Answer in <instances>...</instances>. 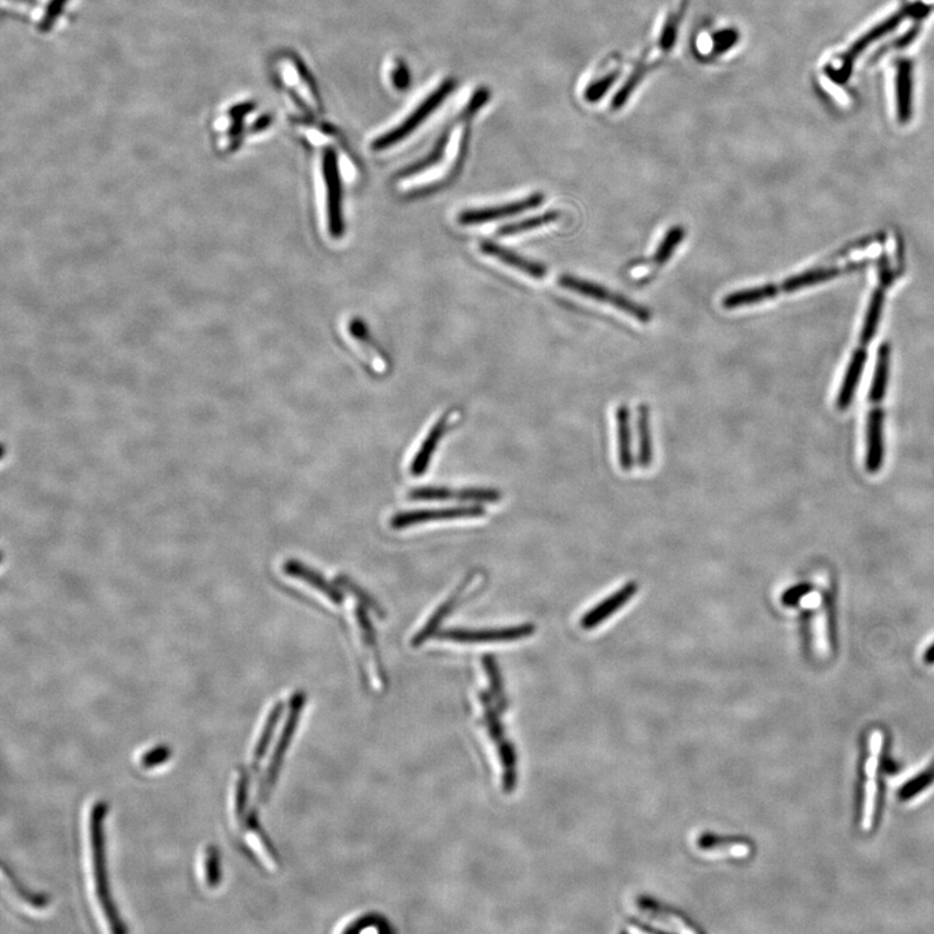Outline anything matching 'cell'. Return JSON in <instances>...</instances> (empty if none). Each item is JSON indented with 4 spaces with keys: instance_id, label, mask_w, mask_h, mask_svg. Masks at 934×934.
I'll use <instances>...</instances> for the list:
<instances>
[{
    "instance_id": "1",
    "label": "cell",
    "mask_w": 934,
    "mask_h": 934,
    "mask_svg": "<svg viewBox=\"0 0 934 934\" xmlns=\"http://www.w3.org/2000/svg\"><path fill=\"white\" fill-rule=\"evenodd\" d=\"M900 269V265L895 266L892 264L891 259L888 256L884 257L882 260L879 270V282H877L876 288H874V294H872L870 306H868L867 313H865V324H863L862 333H860L858 340V347L854 351L849 368H847L844 382H842L841 389L838 392V409H847L851 401H853L854 393H856V386L859 383L860 374H862L865 359H867V347L870 345L871 340L874 339V334H876L877 326H879L886 291L894 283Z\"/></svg>"
},
{
    "instance_id": "2",
    "label": "cell",
    "mask_w": 934,
    "mask_h": 934,
    "mask_svg": "<svg viewBox=\"0 0 934 934\" xmlns=\"http://www.w3.org/2000/svg\"><path fill=\"white\" fill-rule=\"evenodd\" d=\"M688 3L690 0H667L657 34L653 37L652 43L646 47V52L637 59L636 64L627 77L625 85L618 91L616 99L613 100L614 108L625 106L627 100L650 70L655 69L669 55L673 44L676 43L680 23L687 12Z\"/></svg>"
},
{
    "instance_id": "3",
    "label": "cell",
    "mask_w": 934,
    "mask_h": 934,
    "mask_svg": "<svg viewBox=\"0 0 934 934\" xmlns=\"http://www.w3.org/2000/svg\"><path fill=\"white\" fill-rule=\"evenodd\" d=\"M108 803L96 801L91 806L88 814V839H90L91 863H93L94 885L96 894L106 923L111 932L126 933L128 927L121 919L120 913L112 898L109 886L108 865H106L105 818L108 815Z\"/></svg>"
},
{
    "instance_id": "4",
    "label": "cell",
    "mask_w": 934,
    "mask_h": 934,
    "mask_svg": "<svg viewBox=\"0 0 934 934\" xmlns=\"http://www.w3.org/2000/svg\"><path fill=\"white\" fill-rule=\"evenodd\" d=\"M865 265V260L856 259L847 264H832L818 266L811 270L803 271L796 276L788 278L780 285L768 283V285L753 287V288L740 289L732 292L723 298L722 307L724 309H736L741 307L754 306V304L764 303L765 300L779 297L782 294H793L800 289L827 282L833 278L858 270Z\"/></svg>"
},
{
    "instance_id": "5",
    "label": "cell",
    "mask_w": 934,
    "mask_h": 934,
    "mask_svg": "<svg viewBox=\"0 0 934 934\" xmlns=\"http://www.w3.org/2000/svg\"><path fill=\"white\" fill-rule=\"evenodd\" d=\"M477 703L479 728L487 749L490 747V755L498 762L502 791L511 793L517 786V754L499 720L501 711L490 700L489 691H481L477 696Z\"/></svg>"
},
{
    "instance_id": "6",
    "label": "cell",
    "mask_w": 934,
    "mask_h": 934,
    "mask_svg": "<svg viewBox=\"0 0 934 934\" xmlns=\"http://www.w3.org/2000/svg\"><path fill=\"white\" fill-rule=\"evenodd\" d=\"M889 362H891V347L885 343L879 348L870 391L871 412L868 417L867 457H865V465L870 472H876L883 463L882 403L884 396H885L886 384H888Z\"/></svg>"
},
{
    "instance_id": "7",
    "label": "cell",
    "mask_w": 934,
    "mask_h": 934,
    "mask_svg": "<svg viewBox=\"0 0 934 934\" xmlns=\"http://www.w3.org/2000/svg\"><path fill=\"white\" fill-rule=\"evenodd\" d=\"M885 732L872 728L867 736V755L863 765V783L860 791L859 829L865 833L874 830L879 809V777L882 771Z\"/></svg>"
},
{
    "instance_id": "8",
    "label": "cell",
    "mask_w": 934,
    "mask_h": 934,
    "mask_svg": "<svg viewBox=\"0 0 934 934\" xmlns=\"http://www.w3.org/2000/svg\"><path fill=\"white\" fill-rule=\"evenodd\" d=\"M306 700V693L303 691H295L292 694L291 700H289L288 712H287L285 724H283L282 731H280L276 746H274L266 773L262 776L259 789H257V802L259 803L268 802L269 797H270L271 792H273L274 786L277 784L286 754L288 752L289 745L294 740L295 733H297L298 724L300 722Z\"/></svg>"
},
{
    "instance_id": "9",
    "label": "cell",
    "mask_w": 934,
    "mask_h": 934,
    "mask_svg": "<svg viewBox=\"0 0 934 934\" xmlns=\"http://www.w3.org/2000/svg\"><path fill=\"white\" fill-rule=\"evenodd\" d=\"M454 84L451 79H445L442 84L434 88L433 91L428 93L427 97H425L418 105L416 106L413 111L409 112L407 118L398 123L396 128L389 130L384 133L380 138L375 139L372 142L371 149L374 151H384L391 149L395 144L400 143L401 141L409 137L415 130L421 126L424 121L430 117L437 106L442 105L443 100L448 97L449 94L453 90Z\"/></svg>"
},
{
    "instance_id": "10",
    "label": "cell",
    "mask_w": 934,
    "mask_h": 934,
    "mask_svg": "<svg viewBox=\"0 0 934 934\" xmlns=\"http://www.w3.org/2000/svg\"><path fill=\"white\" fill-rule=\"evenodd\" d=\"M927 10L928 7H925L924 5H921V3H916V5H907V7L902 8V10H900L897 14H893V16L889 17L885 22L879 23L876 28L872 29L871 32H868L867 34L863 35L860 40L856 41V42L854 43L853 46L844 53V55L839 56L841 65H839L838 69H833L832 68V69L827 70L830 78H832L833 81L838 82V84H844V82L849 78L851 69H853L854 61H856V59L858 58L860 53L865 51L871 43H874V41L884 37V35L888 34V32L894 31V29L897 28L903 20L913 16H923Z\"/></svg>"
},
{
    "instance_id": "11",
    "label": "cell",
    "mask_w": 934,
    "mask_h": 934,
    "mask_svg": "<svg viewBox=\"0 0 934 934\" xmlns=\"http://www.w3.org/2000/svg\"><path fill=\"white\" fill-rule=\"evenodd\" d=\"M558 285L563 286V288L570 289V291L576 292V294L600 301V303H606L609 306L616 307L617 309L632 316V317L638 319L643 324H648L650 319H652V312L646 307L640 306V304L635 303L631 298L610 291V289L596 285V283L563 274V276L558 278Z\"/></svg>"
},
{
    "instance_id": "12",
    "label": "cell",
    "mask_w": 934,
    "mask_h": 934,
    "mask_svg": "<svg viewBox=\"0 0 934 934\" xmlns=\"http://www.w3.org/2000/svg\"><path fill=\"white\" fill-rule=\"evenodd\" d=\"M535 631H536L535 625L525 623V625L504 627V628L445 629V631L439 632L437 637L457 644L474 646V644L509 643V641L522 640V638L532 636Z\"/></svg>"
},
{
    "instance_id": "13",
    "label": "cell",
    "mask_w": 934,
    "mask_h": 934,
    "mask_svg": "<svg viewBox=\"0 0 934 934\" xmlns=\"http://www.w3.org/2000/svg\"><path fill=\"white\" fill-rule=\"evenodd\" d=\"M325 183H326L327 215H329L330 234L335 238L344 233V221L342 213V181H340L338 156L334 150L327 149L324 152Z\"/></svg>"
},
{
    "instance_id": "14",
    "label": "cell",
    "mask_w": 934,
    "mask_h": 934,
    "mask_svg": "<svg viewBox=\"0 0 934 934\" xmlns=\"http://www.w3.org/2000/svg\"><path fill=\"white\" fill-rule=\"evenodd\" d=\"M484 516L483 508L472 505V507L448 508L439 510H417L407 511L393 517L391 526L396 530L409 527V526L421 525V523L437 522V520H451L457 518H477Z\"/></svg>"
},
{
    "instance_id": "15",
    "label": "cell",
    "mask_w": 934,
    "mask_h": 934,
    "mask_svg": "<svg viewBox=\"0 0 934 934\" xmlns=\"http://www.w3.org/2000/svg\"><path fill=\"white\" fill-rule=\"evenodd\" d=\"M638 591V584L636 581H632L623 585L622 588L617 591L613 595L609 596L604 601L597 604L595 608L588 610L581 619V627L583 629H595L596 627L601 626L605 620L614 616L618 610L627 605V602L636 596Z\"/></svg>"
},
{
    "instance_id": "16",
    "label": "cell",
    "mask_w": 934,
    "mask_h": 934,
    "mask_svg": "<svg viewBox=\"0 0 934 934\" xmlns=\"http://www.w3.org/2000/svg\"><path fill=\"white\" fill-rule=\"evenodd\" d=\"M544 203L543 194H534L520 202L505 204V206H493L489 209H479V211H467L460 215V223L462 224H478L492 223L499 218L509 217V215H519L530 209L537 208Z\"/></svg>"
},
{
    "instance_id": "17",
    "label": "cell",
    "mask_w": 934,
    "mask_h": 934,
    "mask_svg": "<svg viewBox=\"0 0 934 934\" xmlns=\"http://www.w3.org/2000/svg\"><path fill=\"white\" fill-rule=\"evenodd\" d=\"M474 576L475 573H472L469 578H466L465 581H463V583L458 587L456 592L449 597V599L444 601V604L440 605V608L437 609L433 616L428 618L427 623H426V625L419 629L418 634L413 637V648H419L425 641H427L428 638H431L434 635L437 634V628L442 625L443 620H444L446 617H449V614L454 610L458 602L462 601V600L465 599L467 588L472 585V578H474Z\"/></svg>"
},
{
    "instance_id": "18",
    "label": "cell",
    "mask_w": 934,
    "mask_h": 934,
    "mask_svg": "<svg viewBox=\"0 0 934 934\" xmlns=\"http://www.w3.org/2000/svg\"><path fill=\"white\" fill-rule=\"evenodd\" d=\"M283 572L286 575L291 576V578L300 579V581H306L307 584L312 585L319 592L324 593L334 604H342L343 600H344V595L340 592L338 588L329 583L321 573L310 569L307 564L298 563V560H287L285 564H283Z\"/></svg>"
},
{
    "instance_id": "19",
    "label": "cell",
    "mask_w": 934,
    "mask_h": 934,
    "mask_svg": "<svg viewBox=\"0 0 934 934\" xmlns=\"http://www.w3.org/2000/svg\"><path fill=\"white\" fill-rule=\"evenodd\" d=\"M283 712H285V703L282 700H278L274 703L271 710L269 711L268 717H266L264 727H262L261 733H260L259 738H257L255 749L252 753V765H251V771L253 775H257L260 771V765L264 761L266 753H268L269 747H270L271 741H273L274 735H276L278 723L282 719Z\"/></svg>"
},
{
    "instance_id": "20",
    "label": "cell",
    "mask_w": 934,
    "mask_h": 934,
    "mask_svg": "<svg viewBox=\"0 0 934 934\" xmlns=\"http://www.w3.org/2000/svg\"><path fill=\"white\" fill-rule=\"evenodd\" d=\"M912 68L911 61L900 60L897 65V116L901 124L909 123L912 116Z\"/></svg>"
},
{
    "instance_id": "21",
    "label": "cell",
    "mask_w": 934,
    "mask_h": 934,
    "mask_svg": "<svg viewBox=\"0 0 934 934\" xmlns=\"http://www.w3.org/2000/svg\"><path fill=\"white\" fill-rule=\"evenodd\" d=\"M618 458L623 472H629L634 467L635 458L632 452L631 413L626 404L619 405L617 410Z\"/></svg>"
},
{
    "instance_id": "22",
    "label": "cell",
    "mask_w": 934,
    "mask_h": 934,
    "mask_svg": "<svg viewBox=\"0 0 934 934\" xmlns=\"http://www.w3.org/2000/svg\"><path fill=\"white\" fill-rule=\"evenodd\" d=\"M699 847L705 853L731 854L746 856L752 851V844L745 838L705 833L699 839Z\"/></svg>"
},
{
    "instance_id": "23",
    "label": "cell",
    "mask_w": 934,
    "mask_h": 934,
    "mask_svg": "<svg viewBox=\"0 0 934 934\" xmlns=\"http://www.w3.org/2000/svg\"><path fill=\"white\" fill-rule=\"evenodd\" d=\"M481 251L486 255L496 257L504 264L518 269V270L523 271L527 276L536 278V279H542V278L546 276L545 266L536 264V262H532L530 260L525 259V257L511 252V251L505 250L501 245L486 242V243L481 244Z\"/></svg>"
},
{
    "instance_id": "24",
    "label": "cell",
    "mask_w": 934,
    "mask_h": 934,
    "mask_svg": "<svg viewBox=\"0 0 934 934\" xmlns=\"http://www.w3.org/2000/svg\"><path fill=\"white\" fill-rule=\"evenodd\" d=\"M449 419H451V416L445 415L434 426L433 430L428 433L425 442L422 443L421 448L417 452L412 466H410V472H412L413 475H422L427 470L431 458L435 453L437 445H439L440 440H442L446 428H448Z\"/></svg>"
},
{
    "instance_id": "25",
    "label": "cell",
    "mask_w": 934,
    "mask_h": 934,
    "mask_svg": "<svg viewBox=\"0 0 934 934\" xmlns=\"http://www.w3.org/2000/svg\"><path fill=\"white\" fill-rule=\"evenodd\" d=\"M637 434L638 463L646 469L652 465L653 461L652 428H650L649 407L646 404H641L637 409Z\"/></svg>"
},
{
    "instance_id": "26",
    "label": "cell",
    "mask_w": 934,
    "mask_h": 934,
    "mask_svg": "<svg viewBox=\"0 0 934 934\" xmlns=\"http://www.w3.org/2000/svg\"><path fill=\"white\" fill-rule=\"evenodd\" d=\"M251 780L252 777H251L250 771L244 767L239 768L235 783V800H234V811H235L239 827H242L250 811L248 806H250Z\"/></svg>"
},
{
    "instance_id": "27",
    "label": "cell",
    "mask_w": 934,
    "mask_h": 934,
    "mask_svg": "<svg viewBox=\"0 0 934 934\" xmlns=\"http://www.w3.org/2000/svg\"><path fill=\"white\" fill-rule=\"evenodd\" d=\"M481 664H483L484 673H486L487 679L490 682L489 694L490 700L498 706L499 711L504 712L507 710L508 702L507 699H505L501 673H499L496 659L492 655H484L483 659H481Z\"/></svg>"
},
{
    "instance_id": "28",
    "label": "cell",
    "mask_w": 934,
    "mask_h": 934,
    "mask_svg": "<svg viewBox=\"0 0 934 934\" xmlns=\"http://www.w3.org/2000/svg\"><path fill=\"white\" fill-rule=\"evenodd\" d=\"M204 880L209 889H215L223 882V862L221 851L215 845H209L204 851Z\"/></svg>"
},
{
    "instance_id": "29",
    "label": "cell",
    "mask_w": 934,
    "mask_h": 934,
    "mask_svg": "<svg viewBox=\"0 0 934 934\" xmlns=\"http://www.w3.org/2000/svg\"><path fill=\"white\" fill-rule=\"evenodd\" d=\"M638 906H640L641 911L646 912V915L652 916L653 919L655 918L658 919V920H664V923L667 925H673V927L679 925L682 932H684V930H690L685 928L687 925L691 924L687 919L682 918V916L680 915H675V912H673V910L661 906V904L655 902V901L643 897L638 901Z\"/></svg>"
},
{
    "instance_id": "30",
    "label": "cell",
    "mask_w": 934,
    "mask_h": 934,
    "mask_svg": "<svg viewBox=\"0 0 934 934\" xmlns=\"http://www.w3.org/2000/svg\"><path fill=\"white\" fill-rule=\"evenodd\" d=\"M3 872H5V876H7L8 879H10L12 888H14V893H16V894L19 895L20 898H22L23 902L29 904V906H32V909L38 910L44 909V907L49 906V895L44 894V893L32 892L31 891V889L28 888V886L23 885V883L19 882V879H17L16 874H14V871L8 870L7 865H5H5H3Z\"/></svg>"
},
{
    "instance_id": "31",
    "label": "cell",
    "mask_w": 934,
    "mask_h": 934,
    "mask_svg": "<svg viewBox=\"0 0 934 934\" xmlns=\"http://www.w3.org/2000/svg\"><path fill=\"white\" fill-rule=\"evenodd\" d=\"M369 930H374L378 934L392 933V928L389 927V921L383 916L377 915V913L360 916L359 919L348 924V927H345L342 933L360 934L369 932Z\"/></svg>"
},
{
    "instance_id": "32",
    "label": "cell",
    "mask_w": 934,
    "mask_h": 934,
    "mask_svg": "<svg viewBox=\"0 0 934 934\" xmlns=\"http://www.w3.org/2000/svg\"><path fill=\"white\" fill-rule=\"evenodd\" d=\"M685 230L682 226H673L664 235V241L659 244L657 252L653 256V262L657 266L667 264L670 257L675 252L678 245L682 243L685 236Z\"/></svg>"
},
{
    "instance_id": "33",
    "label": "cell",
    "mask_w": 934,
    "mask_h": 934,
    "mask_svg": "<svg viewBox=\"0 0 934 934\" xmlns=\"http://www.w3.org/2000/svg\"><path fill=\"white\" fill-rule=\"evenodd\" d=\"M934 784V762L932 765H928L927 770L923 773L919 774L918 776L913 777L912 780L907 782L906 784L900 789L901 801H910L912 798L920 796L923 792L927 791L929 786Z\"/></svg>"
},
{
    "instance_id": "34",
    "label": "cell",
    "mask_w": 934,
    "mask_h": 934,
    "mask_svg": "<svg viewBox=\"0 0 934 934\" xmlns=\"http://www.w3.org/2000/svg\"><path fill=\"white\" fill-rule=\"evenodd\" d=\"M558 218H560V213L557 211L546 212L544 215H535V217L527 218V220L519 221V223L507 224V226L501 227L499 234L501 235H513V234L530 232V230L537 229V227L554 223Z\"/></svg>"
},
{
    "instance_id": "35",
    "label": "cell",
    "mask_w": 934,
    "mask_h": 934,
    "mask_svg": "<svg viewBox=\"0 0 934 934\" xmlns=\"http://www.w3.org/2000/svg\"><path fill=\"white\" fill-rule=\"evenodd\" d=\"M171 754H173V750L170 749L169 745H156L152 749L142 754L139 764L143 770H153V768H158L169 762Z\"/></svg>"
},
{
    "instance_id": "36",
    "label": "cell",
    "mask_w": 934,
    "mask_h": 934,
    "mask_svg": "<svg viewBox=\"0 0 934 934\" xmlns=\"http://www.w3.org/2000/svg\"><path fill=\"white\" fill-rule=\"evenodd\" d=\"M456 493L446 487H419L409 493V498L417 501H445L456 499Z\"/></svg>"
},
{
    "instance_id": "37",
    "label": "cell",
    "mask_w": 934,
    "mask_h": 934,
    "mask_svg": "<svg viewBox=\"0 0 934 934\" xmlns=\"http://www.w3.org/2000/svg\"><path fill=\"white\" fill-rule=\"evenodd\" d=\"M336 581H338V583L342 585L343 588H345V590L350 591L351 593H353V595L356 596L357 599H359L360 601L362 602V604L366 605V608H369L371 609V610L374 611V613L377 614L378 617H384L382 608H380V606L378 605L377 602H375V600L372 599L371 596H369L368 593L365 592V591H362V588L359 587V585L354 584L353 581H351L350 579L345 578V576H339V578L336 579Z\"/></svg>"
},
{
    "instance_id": "38",
    "label": "cell",
    "mask_w": 934,
    "mask_h": 934,
    "mask_svg": "<svg viewBox=\"0 0 934 934\" xmlns=\"http://www.w3.org/2000/svg\"><path fill=\"white\" fill-rule=\"evenodd\" d=\"M456 499L461 501L498 502L501 499V493L490 489H466L457 490Z\"/></svg>"
},
{
    "instance_id": "39",
    "label": "cell",
    "mask_w": 934,
    "mask_h": 934,
    "mask_svg": "<svg viewBox=\"0 0 934 934\" xmlns=\"http://www.w3.org/2000/svg\"><path fill=\"white\" fill-rule=\"evenodd\" d=\"M393 85L398 86V87L404 88L407 85V70L403 64H398L395 69L392 70Z\"/></svg>"
}]
</instances>
